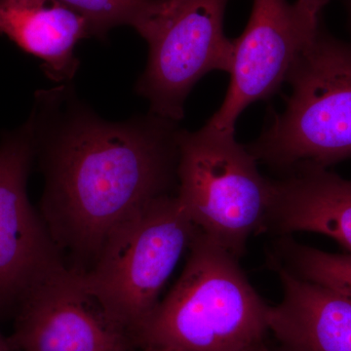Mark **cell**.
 I'll return each mask as SVG.
<instances>
[{
	"instance_id": "18",
	"label": "cell",
	"mask_w": 351,
	"mask_h": 351,
	"mask_svg": "<svg viewBox=\"0 0 351 351\" xmlns=\"http://www.w3.org/2000/svg\"><path fill=\"white\" fill-rule=\"evenodd\" d=\"M346 7H348V14H350V23L351 25V0H346Z\"/></svg>"
},
{
	"instance_id": "5",
	"label": "cell",
	"mask_w": 351,
	"mask_h": 351,
	"mask_svg": "<svg viewBox=\"0 0 351 351\" xmlns=\"http://www.w3.org/2000/svg\"><path fill=\"white\" fill-rule=\"evenodd\" d=\"M178 147V199L198 232L239 258L251 235L263 232L274 181L233 134L180 130Z\"/></svg>"
},
{
	"instance_id": "14",
	"label": "cell",
	"mask_w": 351,
	"mask_h": 351,
	"mask_svg": "<svg viewBox=\"0 0 351 351\" xmlns=\"http://www.w3.org/2000/svg\"><path fill=\"white\" fill-rule=\"evenodd\" d=\"M84 16L95 38H107L108 32L119 25L138 31L154 8L156 0H58Z\"/></svg>"
},
{
	"instance_id": "11",
	"label": "cell",
	"mask_w": 351,
	"mask_h": 351,
	"mask_svg": "<svg viewBox=\"0 0 351 351\" xmlns=\"http://www.w3.org/2000/svg\"><path fill=\"white\" fill-rule=\"evenodd\" d=\"M274 195L263 232L325 235L351 253V180L328 168L304 165L274 181Z\"/></svg>"
},
{
	"instance_id": "1",
	"label": "cell",
	"mask_w": 351,
	"mask_h": 351,
	"mask_svg": "<svg viewBox=\"0 0 351 351\" xmlns=\"http://www.w3.org/2000/svg\"><path fill=\"white\" fill-rule=\"evenodd\" d=\"M45 188L43 221L57 246L96 260L115 230L177 180V122L101 119L68 88L38 94L29 117Z\"/></svg>"
},
{
	"instance_id": "2",
	"label": "cell",
	"mask_w": 351,
	"mask_h": 351,
	"mask_svg": "<svg viewBox=\"0 0 351 351\" xmlns=\"http://www.w3.org/2000/svg\"><path fill=\"white\" fill-rule=\"evenodd\" d=\"M182 276L134 343L175 351H245L265 341L270 306L239 258L196 230Z\"/></svg>"
},
{
	"instance_id": "13",
	"label": "cell",
	"mask_w": 351,
	"mask_h": 351,
	"mask_svg": "<svg viewBox=\"0 0 351 351\" xmlns=\"http://www.w3.org/2000/svg\"><path fill=\"white\" fill-rule=\"evenodd\" d=\"M277 250L274 257L298 276L351 295V253H328L289 237H281Z\"/></svg>"
},
{
	"instance_id": "10",
	"label": "cell",
	"mask_w": 351,
	"mask_h": 351,
	"mask_svg": "<svg viewBox=\"0 0 351 351\" xmlns=\"http://www.w3.org/2000/svg\"><path fill=\"white\" fill-rule=\"evenodd\" d=\"M269 262L282 286L267 321L277 350L351 351V295L302 278L274 256Z\"/></svg>"
},
{
	"instance_id": "16",
	"label": "cell",
	"mask_w": 351,
	"mask_h": 351,
	"mask_svg": "<svg viewBox=\"0 0 351 351\" xmlns=\"http://www.w3.org/2000/svg\"><path fill=\"white\" fill-rule=\"evenodd\" d=\"M245 351H278V350H272L271 348H269V346L265 343V341H262V343H258V345L252 346V348H248V350Z\"/></svg>"
},
{
	"instance_id": "17",
	"label": "cell",
	"mask_w": 351,
	"mask_h": 351,
	"mask_svg": "<svg viewBox=\"0 0 351 351\" xmlns=\"http://www.w3.org/2000/svg\"><path fill=\"white\" fill-rule=\"evenodd\" d=\"M143 351H175L170 348H160V346H145Z\"/></svg>"
},
{
	"instance_id": "4",
	"label": "cell",
	"mask_w": 351,
	"mask_h": 351,
	"mask_svg": "<svg viewBox=\"0 0 351 351\" xmlns=\"http://www.w3.org/2000/svg\"><path fill=\"white\" fill-rule=\"evenodd\" d=\"M195 232L177 195H161L110 233L89 271H78L108 319L133 341Z\"/></svg>"
},
{
	"instance_id": "9",
	"label": "cell",
	"mask_w": 351,
	"mask_h": 351,
	"mask_svg": "<svg viewBox=\"0 0 351 351\" xmlns=\"http://www.w3.org/2000/svg\"><path fill=\"white\" fill-rule=\"evenodd\" d=\"M14 348L21 351H127L128 336L88 292L82 276L64 267L21 300Z\"/></svg>"
},
{
	"instance_id": "12",
	"label": "cell",
	"mask_w": 351,
	"mask_h": 351,
	"mask_svg": "<svg viewBox=\"0 0 351 351\" xmlns=\"http://www.w3.org/2000/svg\"><path fill=\"white\" fill-rule=\"evenodd\" d=\"M0 34L40 59L45 75L56 82L75 76V46L95 38L89 21L58 0H0Z\"/></svg>"
},
{
	"instance_id": "8",
	"label": "cell",
	"mask_w": 351,
	"mask_h": 351,
	"mask_svg": "<svg viewBox=\"0 0 351 351\" xmlns=\"http://www.w3.org/2000/svg\"><path fill=\"white\" fill-rule=\"evenodd\" d=\"M34 156L29 119L0 142V308L19 304L34 286L66 267L27 197Z\"/></svg>"
},
{
	"instance_id": "15",
	"label": "cell",
	"mask_w": 351,
	"mask_h": 351,
	"mask_svg": "<svg viewBox=\"0 0 351 351\" xmlns=\"http://www.w3.org/2000/svg\"><path fill=\"white\" fill-rule=\"evenodd\" d=\"M14 348L11 341L4 338L3 335L0 332V351H14Z\"/></svg>"
},
{
	"instance_id": "6",
	"label": "cell",
	"mask_w": 351,
	"mask_h": 351,
	"mask_svg": "<svg viewBox=\"0 0 351 351\" xmlns=\"http://www.w3.org/2000/svg\"><path fill=\"white\" fill-rule=\"evenodd\" d=\"M230 0H156L137 32L149 44V59L136 91L149 101L152 114L178 122L184 101L203 76L230 73L232 39L223 20Z\"/></svg>"
},
{
	"instance_id": "3",
	"label": "cell",
	"mask_w": 351,
	"mask_h": 351,
	"mask_svg": "<svg viewBox=\"0 0 351 351\" xmlns=\"http://www.w3.org/2000/svg\"><path fill=\"white\" fill-rule=\"evenodd\" d=\"M292 93L247 147L258 162L288 173L351 158V44L321 25L291 69Z\"/></svg>"
},
{
	"instance_id": "7",
	"label": "cell",
	"mask_w": 351,
	"mask_h": 351,
	"mask_svg": "<svg viewBox=\"0 0 351 351\" xmlns=\"http://www.w3.org/2000/svg\"><path fill=\"white\" fill-rule=\"evenodd\" d=\"M330 1L253 0L246 27L232 39L230 86L205 127L234 135L237 119L249 106L279 91L322 25L321 15Z\"/></svg>"
}]
</instances>
